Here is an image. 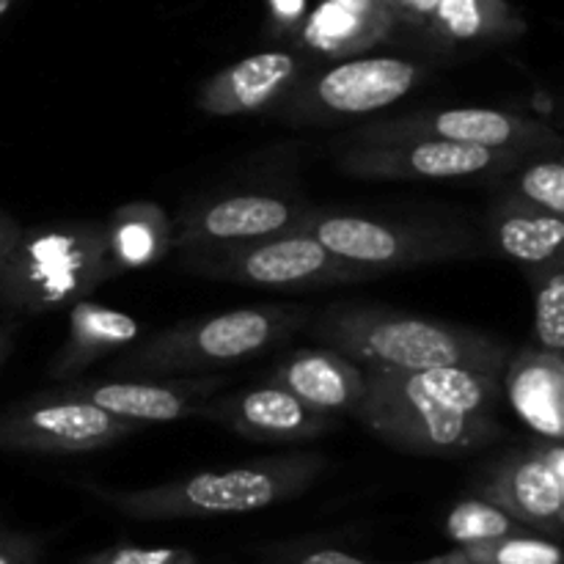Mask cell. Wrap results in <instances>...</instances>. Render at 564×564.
Instances as JSON below:
<instances>
[{
	"instance_id": "obj_28",
	"label": "cell",
	"mask_w": 564,
	"mask_h": 564,
	"mask_svg": "<svg viewBox=\"0 0 564 564\" xmlns=\"http://www.w3.org/2000/svg\"><path fill=\"white\" fill-rule=\"evenodd\" d=\"M77 564H202L187 549H141V545H116V549L88 554Z\"/></svg>"
},
{
	"instance_id": "obj_6",
	"label": "cell",
	"mask_w": 564,
	"mask_h": 564,
	"mask_svg": "<svg viewBox=\"0 0 564 564\" xmlns=\"http://www.w3.org/2000/svg\"><path fill=\"white\" fill-rule=\"evenodd\" d=\"M301 229L317 237L330 253L375 275L463 262L485 253L474 231L433 218H386L308 209Z\"/></svg>"
},
{
	"instance_id": "obj_34",
	"label": "cell",
	"mask_w": 564,
	"mask_h": 564,
	"mask_svg": "<svg viewBox=\"0 0 564 564\" xmlns=\"http://www.w3.org/2000/svg\"><path fill=\"white\" fill-rule=\"evenodd\" d=\"M14 341H17L14 325L0 323V369H3V364L9 361V356L14 352Z\"/></svg>"
},
{
	"instance_id": "obj_22",
	"label": "cell",
	"mask_w": 564,
	"mask_h": 564,
	"mask_svg": "<svg viewBox=\"0 0 564 564\" xmlns=\"http://www.w3.org/2000/svg\"><path fill=\"white\" fill-rule=\"evenodd\" d=\"M110 268L116 279L121 273L158 264L174 251V226L163 207L152 202H132L116 207L105 224Z\"/></svg>"
},
{
	"instance_id": "obj_11",
	"label": "cell",
	"mask_w": 564,
	"mask_h": 564,
	"mask_svg": "<svg viewBox=\"0 0 564 564\" xmlns=\"http://www.w3.org/2000/svg\"><path fill=\"white\" fill-rule=\"evenodd\" d=\"M457 141L494 149H527L545 154L560 152L562 138L545 121L494 108H452L424 110L402 119L378 121L350 132L347 143H394V141Z\"/></svg>"
},
{
	"instance_id": "obj_20",
	"label": "cell",
	"mask_w": 564,
	"mask_h": 564,
	"mask_svg": "<svg viewBox=\"0 0 564 564\" xmlns=\"http://www.w3.org/2000/svg\"><path fill=\"white\" fill-rule=\"evenodd\" d=\"M138 336H141V323L135 317L83 297L72 303L69 330H66L64 345L50 361L47 375L66 383L86 372L91 364L135 345Z\"/></svg>"
},
{
	"instance_id": "obj_1",
	"label": "cell",
	"mask_w": 564,
	"mask_h": 564,
	"mask_svg": "<svg viewBox=\"0 0 564 564\" xmlns=\"http://www.w3.org/2000/svg\"><path fill=\"white\" fill-rule=\"evenodd\" d=\"M499 397V375L474 369H364V394L352 416L394 449L455 457L496 444L505 435L496 419Z\"/></svg>"
},
{
	"instance_id": "obj_12",
	"label": "cell",
	"mask_w": 564,
	"mask_h": 564,
	"mask_svg": "<svg viewBox=\"0 0 564 564\" xmlns=\"http://www.w3.org/2000/svg\"><path fill=\"white\" fill-rule=\"evenodd\" d=\"M308 207L275 193H231L204 198L171 220L174 251H213L301 229Z\"/></svg>"
},
{
	"instance_id": "obj_4",
	"label": "cell",
	"mask_w": 564,
	"mask_h": 564,
	"mask_svg": "<svg viewBox=\"0 0 564 564\" xmlns=\"http://www.w3.org/2000/svg\"><path fill=\"white\" fill-rule=\"evenodd\" d=\"M308 314L297 306H248L209 314L158 330L108 364L116 378H187L213 375L262 356L303 328Z\"/></svg>"
},
{
	"instance_id": "obj_18",
	"label": "cell",
	"mask_w": 564,
	"mask_h": 564,
	"mask_svg": "<svg viewBox=\"0 0 564 564\" xmlns=\"http://www.w3.org/2000/svg\"><path fill=\"white\" fill-rule=\"evenodd\" d=\"M264 383L328 413H352L364 394V369L328 347L292 350L268 372Z\"/></svg>"
},
{
	"instance_id": "obj_14",
	"label": "cell",
	"mask_w": 564,
	"mask_h": 564,
	"mask_svg": "<svg viewBox=\"0 0 564 564\" xmlns=\"http://www.w3.org/2000/svg\"><path fill=\"white\" fill-rule=\"evenodd\" d=\"M198 416L259 444L314 441L336 427V413L312 408L290 391L270 383L229 391V394H213L202 402Z\"/></svg>"
},
{
	"instance_id": "obj_7",
	"label": "cell",
	"mask_w": 564,
	"mask_h": 564,
	"mask_svg": "<svg viewBox=\"0 0 564 564\" xmlns=\"http://www.w3.org/2000/svg\"><path fill=\"white\" fill-rule=\"evenodd\" d=\"M182 268L204 279L262 290H325L361 284L380 275L345 262L303 229L270 235L242 246L180 253Z\"/></svg>"
},
{
	"instance_id": "obj_23",
	"label": "cell",
	"mask_w": 564,
	"mask_h": 564,
	"mask_svg": "<svg viewBox=\"0 0 564 564\" xmlns=\"http://www.w3.org/2000/svg\"><path fill=\"white\" fill-rule=\"evenodd\" d=\"M430 31L446 42H512L527 33V22L507 0H438Z\"/></svg>"
},
{
	"instance_id": "obj_29",
	"label": "cell",
	"mask_w": 564,
	"mask_h": 564,
	"mask_svg": "<svg viewBox=\"0 0 564 564\" xmlns=\"http://www.w3.org/2000/svg\"><path fill=\"white\" fill-rule=\"evenodd\" d=\"M42 549L33 538L22 534H0V564H39Z\"/></svg>"
},
{
	"instance_id": "obj_33",
	"label": "cell",
	"mask_w": 564,
	"mask_h": 564,
	"mask_svg": "<svg viewBox=\"0 0 564 564\" xmlns=\"http://www.w3.org/2000/svg\"><path fill=\"white\" fill-rule=\"evenodd\" d=\"M270 3L279 20H297L303 14V0H270Z\"/></svg>"
},
{
	"instance_id": "obj_8",
	"label": "cell",
	"mask_w": 564,
	"mask_h": 564,
	"mask_svg": "<svg viewBox=\"0 0 564 564\" xmlns=\"http://www.w3.org/2000/svg\"><path fill=\"white\" fill-rule=\"evenodd\" d=\"M424 69L394 55L352 58L295 83L275 102V116L292 124H319L383 110L419 86Z\"/></svg>"
},
{
	"instance_id": "obj_9",
	"label": "cell",
	"mask_w": 564,
	"mask_h": 564,
	"mask_svg": "<svg viewBox=\"0 0 564 564\" xmlns=\"http://www.w3.org/2000/svg\"><path fill=\"white\" fill-rule=\"evenodd\" d=\"M141 424L110 416L69 389L33 394L0 411V449L36 455H83L130 438Z\"/></svg>"
},
{
	"instance_id": "obj_36",
	"label": "cell",
	"mask_w": 564,
	"mask_h": 564,
	"mask_svg": "<svg viewBox=\"0 0 564 564\" xmlns=\"http://www.w3.org/2000/svg\"><path fill=\"white\" fill-rule=\"evenodd\" d=\"M11 3H14V0H0V17H3L6 11H9Z\"/></svg>"
},
{
	"instance_id": "obj_27",
	"label": "cell",
	"mask_w": 564,
	"mask_h": 564,
	"mask_svg": "<svg viewBox=\"0 0 564 564\" xmlns=\"http://www.w3.org/2000/svg\"><path fill=\"white\" fill-rule=\"evenodd\" d=\"M460 549L474 564H562V551L554 540L532 538L527 532L460 545Z\"/></svg>"
},
{
	"instance_id": "obj_32",
	"label": "cell",
	"mask_w": 564,
	"mask_h": 564,
	"mask_svg": "<svg viewBox=\"0 0 564 564\" xmlns=\"http://www.w3.org/2000/svg\"><path fill=\"white\" fill-rule=\"evenodd\" d=\"M290 564H369L358 556L345 554V551H314V554H306L303 560H295Z\"/></svg>"
},
{
	"instance_id": "obj_25",
	"label": "cell",
	"mask_w": 564,
	"mask_h": 564,
	"mask_svg": "<svg viewBox=\"0 0 564 564\" xmlns=\"http://www.w3.org/2000/svg\"><path fill=\"white\" fill-rule=\"evenodd\" d=\"M527 532L523 523H518L516 518L507 516L501 507L490 505V501L479 499H463L460 505L452 507V512L446 516V534L449 540H455L457 545H471V543H485V540L507 538V534Z\"/></svg>"
},
{
	"instance_id": "obj_13",
	"label": "cell",
	"mask_w": 564,
	"mask_h": 564,
	"mask_svg": "<svg viewBox=\"0 0 564 564\" xmlns=\"http://www.w3.org/2000/svg\"><path fill=\"white\" fill-rule=\"evenodd\" d=\"M479 499L501 507L527 529L560 538L564 529V449L543 441L532 449L512 452L485 471Z\"/></svg>"
},
{
	"instance_id": "obj_26",
	"label": "cell",
	"mask_w": 564,
	"mask_h": 564,
	"mask_svg": "<svg viewBox=\"0 0 564 564\" xmlns=\"http://www.w3.org/2000/svg\"><path fill=\"white\" fill-rule=\"evenodd\" d=\"M510 193H516L523 202L534 204V207L545 209L551 215H564V165L556 154L538 160H523L516 171H512Z\"/></svg>"
},
{
	"instance_id": "obj_15",
	"label": "cell",
	"mask_w": 564,
	"mask_h": 564,
	"mask_svg": "<svg viewBox=\"0 0 564 564\" xmlns=\"http://www.w3.org/2000/svg\"><path fill=\"white\" fill-rule=\"evenodd\" d=\"M224 386L218 375H187V378H121L69 383L72 394L102 408L110 416L135 424H165L198 416L204 400Z\"/></svg>"
},
{
	"instance_id": "obj_16",
	"label": "cell",
	"mask_w": 564,
	"mask_h": 564,
	"mask_svg": "<svg viewBox=\"0 0 564 564\" xmlns=\"http://www.w3.org/2000/svg\"><path fill=\"white\" fill-rule=\"evenodd\" d=\"M301 75V61L292 53L248 55L229 69L209 77L198 91L196 102L209 116H248L268 110L290 91Z\"/></svg>"
},
{
	"instance_id": "obj_19",
	"label": "cell",
	"mask_w": 564,
	"mask_h": 564,
	"mask_svg": "<svg viewBox=\"0 0 564 564\" xmlns=\"http://www.w3.org/2000/svg\"><path fill=\"white\" fill-rule=\"evenodd\" d=\"M488 237L501 257L521 264L523 273L562 262L564 220L510 191H501L490 204Z\"/></svg>"
},
{
	"instance_id": "obj_5",
	"label": "cell",
	"mask_w": 564,
	"mask_h": 564,
	"mask_svg": "<svg viewBox=\"0 0 564 564\" xmlns=\"http://www.w3.org/2000/svg\"><path fill=\"white\" fill-rule=\"evenodd\" d=\"M113 279L105 226L64 220L22 231L0 259V306L28 317L58 312Z\"/></svg>"
},
{
	"instance_id": "obj_17",
	"label": "cell",
	"mask_w": 564,
	"mask_h": 564,
	"mask_svg": "<svg viewBox=\"0 0 564 564\" xmlns=\"http://www.w3.org/2000/svg\"><path fill=\"white\" fill-rule=\"evenodd\" d=\"M501 391L516 416L543 441L562 444L564 435V358L527 345L512 350L501 369Z\"/></svg>"
},
{
	"instance_id": "obj_2",
	"label": "cell",
	"mask_w": 564,
	"mask_h": 564,
	"mask_svg": "<svg viewBox=\"0 0 564 564\" xmlns=\"http://www.w3.org/2000/svg\"><path fill=\"white\" fill-rule=\"evenodd\" d=\"M303 330L361 369L383 372L460 367L501 378V369L512 352L505 339L482 330L358 301L334 303L314 317H306Z\"/></svg>"
},
{
	"instance_id": "obj_3",
	"label": "cell",
	"mask_w": 564,
	"mask_h": 564,
	"mask_svg": "<svg viewBox=\"0 0 564 564\" xmlns=\"http://www.w3.org/2000/svg\"><path fill=\"white\" fill-rule=\"evenodd\" d=\"M325 468L328 460L317 452H292V455L242 463L218 471L191 474L141 490L94 488V496L119 516L135 521L242 516L306 494L323 477Z\"/></svg>"
},
{
	"instance_id": "obj_31",
	"label": "cell",
	"mask_w": 564,
	"mask_h": 564,
	"mask_svg": "<svg viewBox=\"0 0 564 564\" xmlns=\"http://www.w3.org/2000/svg\"><path fill=\"white\" fill-rule=\"evenodd\" d=\"M22 231L25 229H22V226L17 224L11 215H6L3 209H0V259H3L6 253L17 246V242H20Z\"/></svg>"
},
{
	"instance_id": "obj_30",
	"label": "cell",
	"mask_w": 564,
	"mask_h": 564,
	"mask_svg": "<svg viewBox=\"0 0 564 564\" xmlns=\"http://www.w3.org/2000/svg\"><path fill=\"white\" fill-rule=\"evenodd\" d=\"M435 3H438V0H383L391 20H408V22L427 20V17L433 14Z\"/></svg>"
},
{
	"instance_id": "obj_24",
	"label": "cell",
	"mask_w": 564,
	"mask_h": 564,
	"mask_svg": "<svg viewBox=\"0 0 564 564\" xmlns=\"http://www.w3.org/2000/svg\"><path fill=\"white\" fill-rule=\"evenodd\" d=\"M534 290V339L545 352H564V264L527 270Z\"/></svg>"
},
{
	"instance_id": "obj_21",
	"label": "cell",
	"mask_w": 564,
	"mask_h": 564,
	"mask_svg": "<svg viewBox=\"0 0 564 564\" xmlns=\"http://www.w3.org/2000/svg\"><path fill=\"white\" fill-rule=\"evenodd\" d=\"M391 22L383 0H325L306 20L301 39L323 55H352L378 44Z\"/></svg>"
},
{
	"instance_id": "obj_35",
	"label": "cell",
	"mask_w": 564,
	"mask_h": 564,
	"mask_svg": "<svg viewBox=\"0 0 564 564\" xmlns=\"http://www.w3.org/2000/svg\"><path fill=\"white\" fill-rule=\"evenodd\" d=\"M419 564H474L471 560L466 556V551L457 549V551H449V554L444 556H435V560H427V562H419Z\"/></svg>"
},
{
	"instance_id": "obj_10",
	"label": "cell",
	"mask_w": 564,
	"mask_h": 564,
	"mask_svg": "<svg viewBox=\"0 0 564 564\" xmlns=\"http://www.w3.org/2000/svg\"><path fill=\"white\" fill-rule=\"evenodd\" d=\"M538 158L527 149H494L457 141H394L347 143L336 154V165L352 180L416 182L466 180V176H501L516 171L523 160Z\"/></svg>"
}]
</instances>
